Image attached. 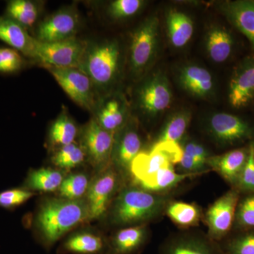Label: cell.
Wrapping results in <instances>:
<instances>
[{
  "instance_id": "e0dca14e",
  "label": "cell",
  "mask_w": 254,
  "mask_h": 254,
  "mask_svg": "<svg viewBox=\"0 0 254 254\" xmlns=\"http://www.w3.org/2000/svg\"><path fill=\"white\" fill-rule=\"evenodd\" d=\"M180 86L190 95L198 98H208L213 93L214 81L211 73L198 65L183 66L178 73Z\"/></svg>"
},
{
  "instance_id": "74e56055",
  "label": "cell",
  "mask_w": 254,
  "mask_h": 254,
  "mask_svg": "<svg viewBox=\"0 0 254 254\" xmlns=\"http://www.w3.org/2000/svg\"><path fill=\"white\" fill-rule=\"evenodd\" d=\"M237 185L243 190L254 192V143H251L248 158Z\"/></svg>"
},
{
  "instance_id": "ab89813d",
  "label": "cell",
  "mask_w": 254,
  "mask_h": 254,
  "mask_svg": "<svg viewBox=\"0 0 254 254\" xmlns=\"http://www.w3.org/2000/svg\"><path fill=\"white\" fill-rule=\"evenodd\" d=\"M182 149L185 153L190 155L202 165H206L209 156L206 150L203 145L196 143V142L190 141L184 145Z\"/></svg>"
},
{
  "instance_id": "7a4b0ae2",
  "label": "cell",
  "mask_w": 254,
  "mask_h": 254,
  "mask_svg": "<svg viewBox=\"0 0 254 254\" xmlns=\"http://www.w3.org/2000/svg\"><path fill=\"white\" fill-rule=\"evenodd\" d=\"M165 197L138 187L123 189L114 200L110 218L114 225L131 227L143 225L166 209Z\"/></svg>"
},
{
  "instance_id": "9c48e42d",
  "label": "cell",
  "mask_w": 254,
  "mask_h": 254,
  "mask_svg": "<svg viewBox=\"0 0 254 254\" xmlns=\"http://www.w3.org/2000/svg\"><path fill=\"white\" fill-rule=\"evenodd\" d=\"M79 21V15L75 8H63L40 23L35 38L43 43H55L74 38Z\"/></svg>"
},
{
  "instance_id": "ffe728a7",
  "label": "cell",
  "mask_w": 254,
  "mask_h": 254,
  "mask_svg": "<svg viewBox=\"0 0 254 254\" xmlns=\"http://www.w3.org/2000/svg\"><path fill=\"white\" fill-rule=\"evenodd\" d=\"M95 119L104 129L115 134L128 121L125 103L116 97L108 98L97 108Z\"/></svg>"
},
{
  "instance_id": "9a60e30c",
  "label": "cell",
  "mask_w": 254,
  "mask_h": 254,
  "mask_svg": "<svg viewBox=\"0 0 254 254\" xmlns=\"http://www.w3.org/2000/svg\"><path fill=\"white\" fill-rule=\"evenodd\" d=\"M233 108H245L254 99V55L245 58L232 73L228 93Z\"/></svg>"
},
{
  "instance_id": "44dd1931",
  "label": "cell",
  "mask_w": 254,
  "mask_h": 254,
  "mask_svg": "<svg viewBox=\"0 0 254 254\" xmlns=\"http://www.w3.org/2000/svg\"><path fill=\"white\" fill-rule=\"evenodd\" d=\"M205 48L213 62L224 63L228 60L233 51V37L227 28L220 26H213L207 33Z\"/></svg>"
},
{
  "instance_id": "7402d4cb",
  "label": "cell",
  "mask_w": 254,
  "mask_h": 254,
  "mask_svg": "<svg viewBox=\"0 0 254 254\" xmlns=\"http://www.w3.org/2000/svg\"><path fill=\"white\" fill-rule=\"evenodd\" d=\"M105 247V241L99 234L81 231L68 237L64 242L62 250L72 254H101Z\"/></svg>"
},
{
  "instance_id": "5bb4252c",
  "label": "cell",
  "mask_w": 254,
  "mask_h": 254,
  "mask_svg": "<svg viewBox=\"0 0 254 254\" xmlns=\"http://www.w3.org/2000/svg\"><path fill=\"white\" fill-rule=\"evenodd\" d=\"M238 200V191L232 190L210 205L205 217L210 236L220 239L230 231L236 214Z\"/></svg>"
},
{
  "instance_id": "6da1fadb",
  "label": "cell",
  "mask_w": 254,
  "mask_h": 254,
  "mask_svg": "<svg viewBox=\"0 0 254 254\" xmlns=\"http://www.w3.org/2000/svg\"><path fill=\"white\" fill-rule=\"evenodd\" d=\"M88 220L90 212L86 198H50L43 200L37 210L34 227L43 244L51 247L72 229Z\"/></svg>"
},
{
  "instance_id": "3957f363",
  "label": "cell",
  "mask_w": 254,
  "mask_h": 254,
  "mask_svg": "<svg viewBox=\"0 0 254 254\" xmlns=\"http://www.w3.org/2000/svg\"><path fill=\"white\" fill-rule=\"evenodd\" d=\"M120 58L118 41L88 43L78 68L90 78L95 88L105 90L118 77Z\"/></svg>"
},
{
  "instance_id": "52a82bcc",
  "label": "cell",
  "mask_w": 254,
  "mask_h": 254,
  "mask_svg": "<svg viewBox=\"0 0 254 254\" xmlns=\"http://www.w3.org/2000/svg\"><path fill=\"white\" fill-rule=\"evenodd\" d=\"M158 36L159 20L156 16L146 18L133 32L129 48V62L135 74L143 72L154 59Z\"/></svg>"
},
{
  "instance_id": "ba28073f",
  "label": "cell",
  "mask_w": 254,
  "mask_h": 254,
  "mask_svg": "<svg viewBox=\"0 0 254 254\" xmlns=\"http://www.w3.org/2000/svg\"><path fill=\"white\" fill-rule=\"evenodd\" d=\"M115 133L104 129L95 118L85 125L81 133V146L91 165L100 172L111 163Z\"/></svg>"
},
{
  "instance_id": "4fadbf2b",
  "label": "cell",
  "mask_w": 254,
  "mask_h": 254,
  "mask_svg": "<svg viewBox=\"0 0 254 254\" xmlns=\"http://www.w3.org/2000/svg\"><path fill=\"white\" fill-rule=\"evenodd\" d=\"M141 137L135 120L127 121L115 134L111 163L122 172H129L132 162L141 153Z\"/></svg>"
},
{
  "instance_id": "60d3db41",
  "label": "cell",
  "mask_w": 254,
  "mask_h": 254,
  "mask_svg": "<svg viewBox=\"0 0 254 254\" xmlns=\"http://www.w3.org/2000/svg\"><path fill=\"white\" fill-rule=\"evenodd\" d=\"M178 165L185 173H203L205 167V165H202L184 151L181 160Z\"/></svg>"
},
{
  "instance_id": "1f68e13d",
  "label": "cell",
  "mask_w": 254,
  "mask_h": 254,
  "mask_svg": "<svg viewBox=\"0 0 254 254\" xmlns=\"http://www.w3.org/2000/svg\"><path fill=\"white\" fill-rule=\"evenodd\" d=\"M86 158L81 145L72 143L59 148L52 158V162L62 170H70L81 165Z\"/></svg>"
},
{
  "instance_id": "4dcf8cb0",
  "label": "cell",
  "mask_w": 254,
  "mask_h": 254,
  "mask_svg": "<svg viewBox=\"0 0 254 254\" xmlns=\"http://www.w3.org/2000/svg\"><path fill=\"white\" fill-rule=\"evenodd\" d=\"M87 175L83 173H74L65 177L58 189L60 198L68 200H78L86 196L90 185Z\"/></svg>"
},
{
  "instance_id": "d590c367",
  "label": "cell",
  "mask_w": 254,
  "mask_h": 254,
  "mask_svg": "<svg viewBox=\"0 0 254 254\" xmlns=\"http://www.w3.org/2000/svg\"><path fill=\"white\" fill-rule=\"evenodd\" d=\"M143 4L141 0H115L110 3L108 13L116 19L128 18L138 13Z\"/></svg>"
},
{
  "instance_id": "cb8c5ba5",
  "label": "cell",
  "mask_w": 254,
  "mask_h": 254,
  "mask_svg": "<svg viewBox=\"0 0 254 254\" xmlns=\"http://www.w3.org/2000/svg\"><path fill=\"white\" fill-rule=\"evenodd\" d=\"M168 38L172 46L182 48L193 34V23L187 14L176 10L169 11L166 18Z\"/></svg>"
},
{
  "instance_id": "484cf974",
  "label": "cell",
  "mask_w": 254,
  "mask_h": 254,
  "mask_svg": "<svg viewBox=\"0 0 254 254\" xmlns=\"http://www.w3.org/2000/svg\"><path fill=\"white\" fill-rule=\"evenodd\" d=\"M203 173H177L174 166H169L160 170L153 176L146 180L137 182L138 187L148 191L158 193L170 190L180 182L190 177L195 176Z\"/></svg>"
},
{
  "instance_id": "7c38bea8",
  "label": "cell",
  "mask_w": 254,
  "mask_h": 254,
  "mask_svg": "<svg viewBox=\"0 0 254 254\" xmlns=\"http://www.w3.org/2000/svg\"><path fill=\"white\" fill-rule=\"evenodd\" d=\"M173 95L168 78L155 73L142 85L138 93V103L143 113L155 116L168 109Z\"/></svg>"
},
{
  "instance_id": "603a6c76",
  "label": "cell",
  "mask_w": 254,
  "mask_h": 254,
  "mask_svg": "<svg viewBox=\"0 0 254 254\" xmlns=\"http://www.w3.org/2000/svg\"><path fill=\"white\" fill-rule=\"evenodd\" d=\"M147 236L144 225L127 227L114 235L110 245L111 254H131L141 248Z\"/></svg>"
},
{
  "instance_id": "836d02e7",
  "label": "cell",
  "mask_w": 254,
  "mask_h": 254,
  "mask_svg": "<svg viewBox=\"0 0 254 254\" xmlns=\"http://www.w3.org/2000/svg\"><path fill=\"white\" fill-rule=\"evenodd\" d=\"M25 60L21 53L11 48H0V73L10 74L21 71Z\"/></svg>"
},
{
  "instance_id": "d6a6232c",
  "label": "cell",
  "mask_w": 254,
  "mask_h": 254,
  "mask_svg": "<svg viewBox=\"0 0 254 254\" xmlns=\"http://www.w3.org/2000/svg\"><path fill=\"white\" fill-rule=\"evenodd\" d=\"M165 254H217L204 242L192 238H183L173 242Z\"/></svg>"
},
{
  "instance_id": "4316f807",
  "label": "cell",
  "mask_w": 254,
  "mask_h": 254,
  "mask_svg": "<svg viewBox=\"0 0 254 254\" xmlns=\"http://www.w3.org/2000/svg\"><path fill=\"white\" fill-rule=\"evenodd\" d=\"M4 15L28 29L33 27L38 20L39 6L30 0H11L6 4Z\"/></svg>"
},
{
  "instance_id": "8992f818",
  "label": "cell",
  "mask_w": 254,
  "mask_h": 254,
  "mask_svg": "<svg viewBox=\"0 0 254 254\" xmlns=\"http://www.w3.org/2000/svg\"><path fill=\"white\" fill-rule=\"evenodd\" d=\"M45 67L75 103L88 111L97 109L96 88L86 73L77 68Z\"/></svg>"
},
{
  "instance_id": "f546056e",
  "label": "cell",
  "mask_w": 254,
  "mask_h": 254,
  "mask_svg": "<svg viewBox=\"0 0 254 254\" xmlns=\"http://www.w3.org/2000/svg\"><path fill=\"white\" fill-rule=\"evenodd\" d=\"M191 115L188 111L174 114L164 127L158 141H173L179 143L186 133Z\"/></svg>"
},
{
  "instance_id": "d4e9b609",
  "label": "cell",
  "mask_w": 254,
  "mask_h": 254,
  "mask_svg": "<svg viewBox=\"0 0 254 254\" xmlns=\"http://www.w3.org/2000/svg\"><path fill=\"white\" fill-rule=\"evenodd\" d=\"M64 178L61 170L52 168L31 170L28 173L22 187L33 192L55 191L60 188Z\"/></svg>"
},
{
  "instance_id": "8fae6325",
  "label": "cell",
  "mask_w": 254,
  "mask_h": 254,
  "mask_svg": "<svg viewBox=\"0 0 254 254\" xmlns=\"http://www.w3.org/2000/svg\"><path fill=\"white\" fill-rule=\"evenodd\" d=\"M208 127L212 136L222 144H236L254 137L253 127L243 119L232 114H214Z\"/></svg>"
},
{
  "instance_id": "f1b7e54d",
  "label": "cell",
  "mask_w": 254,
  "mask_h": 254,
  "mask_svg": "<svg viewBox=\"0 0 254 254\" xmlns=\"http://www.w3.org/2000/svg\"><path fill=\"white\" fill-rule=\"evenodd\" d=\"M169 218L181 227L197 225L200 219V212L196 205L182 201L169 203L165 209Z\"/></svg>"
},
{
  "instance_id": "83f0119b",
  "label": "cell",
  "mask_w": 254,
  "mask_h": 254,
  "mask_svg": "<svg viewBox=\"0 0 254 254\" xmlns=\"http://www.w3.org/2000/svg\"><path fill=\"white\" fill-rule=\"evenodd\" d=\"M77 133L76 124L68 113L64 111L50 126L49 139L52 145L60 148L74 143Z\"/></svg>"
},
{
  "instance_id": "277c9868",
  "label": "cell",
  "mask_w": 254,
  "mask_h": 254,
  "mask_svg": "<svg viewBox=\"0 0 254 254\" xmlns=\"http://www.w3.org/2000/svg\"><path fill=\"white\" fill-rule=\"evenodd\" d=\"M183 149L177 142H157L149 152H141L132 162L130 173L136 183L153 176L162 169L180 163Z\"/></svg>"
},
{
  "instance_id": "2e32d148",
  "label": "cell",
  "mask_w": 254,
  "mask_h": 254,
  "mask_svg": "<svg viewBox=\"0 0 254 254\" xmlns=\"http://www.w3.org/2000/svg\"><path fill=\"white\" fill-rule=\"evenodd\" d=\"M232 26L249 40L254 50V1H227L220 7Z\"/></svg>"
},
{
  "instance_id": "ac0fdd59",
  "label": "cell",
  "mask_w": 254,
  "mask_h": 254,
  "mask_svg": "<svg viewBox=\"0 0 254 254\" xmlns=\"http://www.w3.org/2000/svg\"><path fill=\"white\" fill-rule=\"evenodd\" d=\"M0 41L33 59L36 38L30 36L27 29L5 15L0 16Z\"/></svg>"
},
{
  "instance_id": "8d00e7d4",
  "label": "cell",
  "mask_w": 254,
  "mask_h": 254,
  "mask_svg": "<svg viewBox=\"0 0 254 254\" xmlns=\"http://www.w3.org/2000/svg\"><path fill=\"white\" fill-rule=\"evenodd\" d=\"M237 221L244 228H254V195H249L241 202L237 211Z\"/></svg>"
},
{
  "instance_id": "d6986e66",
  "label": "cell",
  "mask_w": 254,
  "mask_h": 254,
  "mask_svg": "<svg viewBox=\"0 0 254 254\" xmlns=\"http://www.w3.org/2000/svg\"><path fill=\"white\" fill-rule=\"evenodd\" d=\"M249 149L239 148L224 154L209 157L206 165L232 185L238 182L241 173L245 168Z\"/></svg>"
},
{
  "instance_id": "f35d334b",
  "label": "cell",
  "mask_w": 254,
  "mask_h": 254,
  "mask_svg": "<svg viewBox=\"0 0 254 254\" xmlns=\"http://www.w3.org/2000/svg\"><path fill=\"white\" fill-rule=\"evenodd\" d=\"M232 254H254V232L239 237L231 245Z\"/></svg>"
},
{
  "instance_id": "30bf717a",
  "label": "cell",
  "mask_w": 254,
  "mask_h": 254,
  "mask_svg": "<svg viewBox=\"0 0 254 254\" xmlns=\"http://www.w3.org/2000/svg\"><path fill=\"white\" fill-rule=\"evenodd\" d=\"M115 170L108 168L100 172L90 182L85 198L90 212V220L101 218L106 213L118 187Z\"/></svg>"
},
{
  "instance_id": "e575fe53",
  "label": "cell",
  "mask_w": 254,
  "mask_h": 254,
  "mask_svg": "<svg viewBox=\"0 0 254 254\" xmlns=\"http://www.w3.org/2000/svg\"><path fill=\"white\" fill-rule=\"evenodd\" d=\"M35 195L34 192L21 188L10 189L0 192V208L11 210L21 206Z\"/></svg>"
},
{
  "instance_id": "5b68a950",
  "label": "cell",
  "mask_w": 254,
  "mask_h": 254,
  "mask_svg": "<svg viewBox=\"0 0 254 254\" xmlns=\"http://www.w3.org/2000/svg\"><path fill=\"white\" fill-rule=\"evenodd\" d=\"M87 44L76 37L55 43H43L36 39L33 60L44 66L78 68Z\"/></svg>"
}]
</instances>
